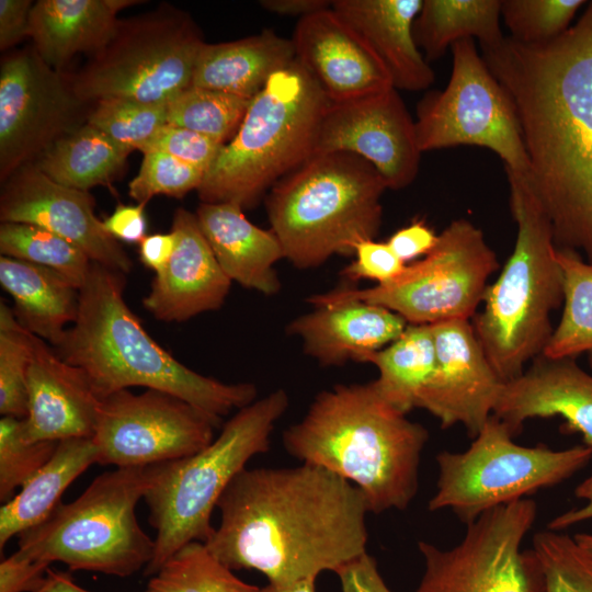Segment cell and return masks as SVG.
<instances>
[{
	"mask_svg": "<svg viewBox=\"0 0 592 592\" xmlns=\"http://www.w3.org/2000/svg\"><path fill=\"white\" fill-rule=\"evenodd\" d=\"M447 86L426 93L417 107L421 151L478 146L501 158L506 173L528 179L530 168L511 98L479 55L474 39L452 47Z\"/></svg>",
	"mask_w": 592,
	"mask_h": 592,
	"instance_id": "13",
	"label": "cell"
},
{
	"mask_svg": "<svg viewBox=\"0 0 592 592\" xmlns=\"http://www.w3.org/2000/svg\"><path fill=\"white\" fill-rule=\"evenodd\" d=\"M171 230L177 236L175 249L168 264L155 273L143 305L160 321L183 322L220 308L231 281L220 267L195 214L178 208Z\"/></svg>",
	"mask_w": 592,
	"mask_h": 592,
	"instance_id": "21",
	"label": "cell"
},
{
	"mask_svg": "<svg viewBox=\"0 0 592 592\" xmlns=\"http://www.w3.org/2000/svg\"><path fill=\"white\" fill-rule=\"evenodd\" d=\"M135 0H38L30 15L29 37L42 59L61 71L77 54H95L113 37L117 13Z\"/></svg>",
	"mask_w": 592,
	"mask_h": 592,
	"instance_id": "27",
	"label": "cell"
},
{
	"mask_svg": "<svg viewBox=\"0 0 592 592\" xmlns=\"http://www.w3.org/2000/svg\"><path fill=\"white\" fill-rule=\"evenodd\" d=\"M30 0H0V48L9 49L29 37Z\"/></svg>",
	"mask_w": 592,
	"mask_h": 592,
	"instance_id": "50",
	"label": "cell"
},
{
	"mask_svg": "<svg viewBox=\"0 0 592 592\" xmlns=\"http://www.w3.org/2000/svg\"><path fill=\"white\" fill-rule=\"evenodd\" d=\"M33 333L18 321L13 309L0 304V413L27 415V373L33 355Z\"/></svg>",
	"mask_w": 592,
	"mask_h": 592,
	"instance_id": "38",
	"label": "cell"
},
{
	"mask_svg": "<svg viewBox=\"0 0 592 592\" xmlns=\"http://www.w3.org/2000/svg\"><path fill=\"white\" fill-rule=\"evenodd\" d=\"M423 0H334L339 14L369 46L388 71L395 89L425 90L434 72L413 36Z\"/></svg>",
	"mask_w": 592,
	"mask_h": 592,
	"instance_id": "25",
	"label": "cell"
},
{
	"mask_svg": "<svg viewBox=\"0 0 592 592\" xmlns=\"http://www.w3.org/2000/svg\"><path fill=\"white\" fill-rule=\"evenodd\" d=\"M0 283L20 325L52 346L77 318L79 289L54 270L1 255Z\"/></svg>",
	"mask_w": 592,
	"mask_h": 592,
	"instance_id": "29",
	"label": "cell"
},
{
	"mask_svg": "<svg viewBox=\"0 0 592 592\" xmlns=\"http://www.w3.org/2000/svg\"><path fill=\"white\" fill-rule=\"evenodd\" d=\"M125 285V274L93 262L79 289L77 318L53 346L84 373L101 400L146 387L177 396L218 420L257 400L254 384H227L198 374L159 345L126 304Z\"/></svg>",
	"mask_w": 592,
	"mask_h": 592,
	"instance_id": "4",
	"label": "cell"
},
{
	"mask_svg": "<svg viewBox=\"0 0 592 592\" xmlns=\"http://www.w3.org/2000/svg\"><path fill=\"white\" fill-rule=\"evenodd\" d=\"M328 0H262L260 5L281 15H298L299 19L331 8Z\"/></svg>",
	"mask_w": 592,
	"mask_h": 592,
	"instance_id": "53",
	"label": "cell"
},
{
	"mask_svg": "<svg viewBox=\"0 0 592 592\" xmlns=\"http://www.w3.org/2000/svg\"><path fill=\"white\" fill-rule=\"evenodd\" d=\"M141 592H262V588L239 579L205 543L193 540L178 549Z\"/></svg>",
	"mask_w": 592,
	"mask_h": 592,
	"instance_id": "35",
	"label": "cell"
},
{
	"mask_svg": "<svg viewBox=\"0 0 592 592\" xmlns=\"http://www.w3.org/2000/svg\"><path fill=\"white\" fill-rule=\"evenodd\" d=\"M262 592H316V579H306L288 584L267 583Z\"/></svg>",
	"mask_w": 592,
	"mask_h": 592,
	"instance_id": "55",
	"label": "cell"
},
{
	"mask_svg": "<svg viewBox=\"0 0 592 592\" xmlns=\"http://www.w3.org/2000/svg\"><path fill=\"white\" fill-rule=\"evenodd\" d=\"M355 260L341 274L350 281L369 280L376 285L396 278L406 264L397 257L388 242L363 240L355 247Z\"/></svg>",
	"mask_w": 592,
	"mask_h": 592,
	"instance_id": "45",
	"label": "cell"
},
{
	"mask_svg": "<svg viewBox=\"0 0 592 592\" xmlns=\"http://www.w3.org/2000/svg\"><path fill=\"white\" fill-rule=\"evenodd\" d=\"M70 79L32 46L0 65V179L34 162L48 147L87 122ZM86 119V118H83ZM87 121V119H86Z\"/></svg>",
	"mask_w": 592,
	"mask_h": 592,
	"instance_id": "16",
	"label": "cell"
},
{
	"mask_svg": "<svg viewBox=\"0 0 592 592\" xmlns=\"http://www.w3.org/2000/svg\"><path fill=\"white\" fill-rule=\"evenodd\" d=\"M49 568L15 551L0 562V592H36Z\"/></svg>",
	"mask_w": 592,
	"mask_h": 592,
	"instance_id": "46",
	"label": "cell"
},
{
	"mask_svg": "<svg viewBox=\"0 0 592 592\" xmlns=\"http://www.w3.org/2000/svg\"><path fill=\"white\" fill-rule=\"evenodd\" d=\"M22 420L9 415L0 420V501L4 503L52 458L58 445L27 441Z\"/></svg>",
	"mask_w": 592,
	"mask_h": 592,
	"instance_id": "42",
	"label": "cell"
},
{
	"mask_svg": "<svg viewBox=\"0 0 592 592\" xmlns=\"http://www.w3.org/2000/svg\"><path fill=\"white\" fill-rule=\"evenodd\" d=\"M100 406L101 399L84 373L33 335L27 415L22 420L24 437L31 442L92 437Z\"/></svg>",
	"mask_w": 592,
	"mask_h": 592,
	"instance_id": "22",
	"label": "cell"
},
{
	"mask_svg": "<svg viewBox=\"0 0 592 592\" xmlns=\"http://www.w3.org/2000/svg\"><path fill=\"white\" fill-rule=\"evenodd\" d=\"M536 515L535 501L524 498L467 523L453 548L420 540L424 572L414 592H544L535 553L522 550Z\"/></svg>",
	"mask_w": 592,
	"mask_h": 592,
	"instance_id": "14",
	"label": "cell"
},
{
	"mask_svg": "<svg viewBox=\"0 0 592 592\" xmlns=\"http://www.w3.org/2000/svg\"><path fill=\"white\" fill-rule=\"evenodd\" d=\"M292 39L270 30L218 44H204L192 86L252 100L277 71L295 61Z\"/></svg>",
	"mask_w": 592,
	"mask_h": 592,
	"instance_id": "28",
	"label": "cell"
},
{
	"mask_svg": "<svg viewBox=\"0 0 592 592\" xmlns=\"http://www.w3.org/2000/svg\"><path fill=\"white\" fill-rule=\"evenodd\" d=\"M563 277V309L543 352L548 357H577L592 351V263L557 249Z\"/></svg>",
	"mask_w": 592,
	"mask_h": 592,
	"instance_id": "34",
	"label": "cell"
},
{
	"mask_svg": "<svg viewBox=\"0 0 592 592\" xmlns=\"http://www.w3.org/2000/svg\"><path fill=\"white\" fill-rule=\"evenodd\" d=\"M591 458L585 445L555 451L543 444H516L508 426L491 415L466 451L436 455L439 478L428 508L449 509L467 524L491 509L562 482Z\"/></svg>",
	"mask_w": 592,
	"mask_h": 592,
	"instance_id": "10",
	"label": "cell"
},
{
	"mask_svg": "<svg viewBox=\"0 0 592 592\" xmlns=\"http://www.w3.org/2000/svg\"><path fill=\"white\" fill-rule=\"evenodd\" d=\"M175 246L177 236L172 230L148 235L139 243V259L145 266L157 273L168 264Z\"/></svg>",
	"mask_w": 592,
	"mask_h": 592,
	"instance_id": "51",
	"label": "cell"
},
{
	"mask_svg": "<svg viewBox=\"0 0 592 592\" xmlns=\"http://www.w3.org/2000/svg\"><path fill=\"white\" fill-rule=\"evenodd\" d=\"M288 403L287 392L276 389L239 409L196 454L148 466L149 485L143 499L157 535L144 576H153L187 543H205L210 537L213 510L247 463L270 449L274 425Z\"/></svg>",
	"mask_w": 592,
	"mask_h": 592,
	"instance_id": "8",
	"label": "cell"
},
{
	"mask_svg": "<svg viewBox=\"0 0 592 592\" xmlns=\"http://www.w3.org/2000/svg\"><path fill=\"white\" fill-rule=\"evenodd\" d=\"M146 204H118L114 212L103 220L105 230L116 240L140 243L147 236Z\"/></svg>",
	"mask_w": 592,
	"mask_h": 592,
	"instance_id": "49",
	"label": "cell"
},
{
	"mask_svg": "<svg viewBox=\"0 0 592 592\" xmlns=\"http://www.w3.org/2000/svg\"><path fill=\"white\" fill-rule=\"evenodd\" d=\"M532 549L544 576V592H592V553L573 536L538 532Z\"/></svg>",
	"mask_w": 592,
	"mask_h": 592,
	"instance_id": "40",
	"label": "cell"
},
{
	"mask_svg": "<svg viewBox=\"0 0 592 592\" xmlns=\"http://www.w3.org/2000/svg\"><path fill=\"white\" fill-rule=\"evenodd\" d=\"M428 439V430L388 403L374 382L320 391L282 436L292 457L354 485L376 514L405 510L413 500Z\"/></svg>",
	"mask_w": 592,
	"mask_h": 592,
	"instance_id": "3",
	"label": "cell"
},
{
	"mask_svg": "<svg viewBox=\"0 0 592 592\" xmlns=\"http://www.w3.org/2000/svg\"><path fill=\"white\" fill-rule=\"evenodd\" d=\"M589 362H590V365H591V367H592V351L589 352Z\"/></svg>",
	"mask_w": 592,
	"mask_h": 592,
	"instance_id": "57",
	"label": "cell"
},
{
	"mask_svg": "<svg viewBox=\"0 0 592 592\" xmlns=\"http://www.w3.org/2000/svg\"><path fill=\"white\" fill-rule=\"evenodd\" d=\"M143 153L140 169L128 184V194L137 203L147 204L159 194L182 198L202 185L205 172L163 151Z\"/></svg>",
	"mask_w": 592,
	"mask_h": 592,
	"instance_id": "43",
	"label": "cell"
},
{
	"mask_svg": "<svg viewBox=\"0 0 592 592\" xmlns=\"http://www.w3.org/2000/svg\"><path fill=\"white\" fill-rule=\"evenodd\" d=\"M335 574L342 592H394L380 576L376 560L367 553L341 567Z\"/></svg>",
	"mask_w": 592,
	"mask_h": 592,
	"instance_id": "47",
	"label": "cell"
},
{
	"mask_svg": "<svg viewBox=\"0 0 592 592\" xmlns=\"http://www.w3.org/2000/svg\"><path fill=\"white\" fill-rule=\"evenodd\" d=\"M573 538L579 545H581L582 547H584L585 549L592 553V535L591 534H584V533L576 534Z\"/></svg>",
	"mask_w": 592,
	"mask_h": 592,
	"instance_id": "56",
	"label": "cell"
},
{
	"mask_svg": "<svg viewBox=\"0 0 592 592\" xmlns=\"http://www.w3.org/2000/svg\"><path fill=\"white\" fill-rule=\"evenodd\" d=\"M517 226L513 251L487 286L483 308L471 319L476 337L504 382L542 355L554 331L550 314L563 303V277L550 224L524 180L506 173Z\"/></svg>",
	"mask_w": 592,
	"mask_h": 592,
	"instance_id": "5",
	"label": "cell"
},
{
	"mask_svg": "<svg viewBox=\"0 0 592 592\" xmlns=\"http://www.w3.org/2000/svg\"><path fill=\"white\" fill-rule=\"evenodd\" d=\"M130 149L84 123L56 140L33 163L55 182L81 191L110 184Z\"/></svg>",
	"mask_w": 592,
	"mask_h": 592,
	"instance_id": "31",
	"label": "cell"
},
{
	"mask_svg": "<svg viewBox=\"0 0 592 592\" xmlns=\"http://www.w3.org/2000/svg\"><path fill=\"white\" fill-rule=\"evenodd\" d=\"M350 152L368 161L388 189L410 185L419 172L421 149L413 121L397 89L330 103L314 155Z\"/></svg>",
	"mask_w": 592,
	"mask_h": 592,
	"instance_id": "17",
	"label": "cell"
},
{
	"mask_svg": "<svg viewBox=\"0 0 592 592\" xmlns=\"http://www.w3.org/2000/svg\"><path fill=\"white\" fill-rule=\"evenodd\" d=\"M396 312L374 304L349 300L318 306L289 322L304 352L321 366H342L365 358L395 341L407 328Z\"/></svg>",
	"mask_w": 592,
	"mask_h": 592,
	"instance_id": "24",
	"label": "cell"
},
{
	"mask_svg": "<svg viewBox=\"0 0 592 592\" xmlns=\"http://www.w3.org/2000/svg\"><path fill=\"white\" fill-rule=\"evenodd\" d=\"M1 255L54 270L78 289L86 283L93 261L67 239L30 224L1 223Z\"/></svg>",
	"mask_w": 592,
	"mask_h": 592,
	"instance_id": "36",
	"label": "cell"
},
{
	"mask_svg": "<svg viewBox=\"0 0 592 592\" xmlns=\"http://www.w3.org/2000/svg\"><path fill=\"white\" fill-rule=\"evenodd\" d=\"M387 189L378 171L354 153L310 157L276 182L266 198L284 257L307 270L334 254H354L357 243L377 236Z\"/></svg>",
	"mask_w": 592,
	"mask_h": 592,
	"instance_id": "6",
	"label": "cell"
},
{
	"mask_svg": "<svg viewBox=\"0 0 592 592\" xmlns=\"http://www.w3.org/2000/svg\"><path fill=\"white\" fill-rule=\"evenodd\" d=\"M498 267L483 232L459 218L439 234L426 255L406 265L392 281L362 289L338 288L311 295L307 301L318 307L361 300L396 312L408 325L471 320Z\"/></svg>",
	"mask_w": 592,
	"mask_h": 592,
	"instance_id": "12",
	"label": "cell"
},
{
	"mask_svg": "<svg viewBox=\"0 0 592 592\" xmlns=\"http://www.w3.org/2000/svg\"><path fill=\"white\" fill-rule=\"evenodd\" d=\"M249 99L191 86L168 103L167 124L226 145L237 133Z\"/></svg>",
	"mask_w": 592,
	"mask_h": 592,
	"instance_id": "37",
	"label": "cell"
},
{
	"mask_svg": "<svg viewBox=\"0 0 592 592\" xmlns=\"http://www.w3.org/2000/svg\"><path fill=\"white\" fill-rule=\"evenodd\" d=\"M167 118L168 103L109 98L94 103L87 123L132 151H141L167 125Z\"/></svg>",
	"mask_w": 592,
	"mask_h": 592,
	"instance_id": "39",
	"label": "cell"
},
{
	"mask_svg": "<svg viewBox=\"0 0 592 592\" xmlns=\"http://www.w3.org/2000/svg\"><path fill=\"white\" fill-rule=\"evenodd\" d=\"M584 0H501V18L510 37L539 44L563 34Z\"/></svg>",
	"mask_w": 592,
	"mask_h": 592,
	"instance_id": "41",
	"label": "cell"
},
{
	"mask_svg": "<svg viewBox=\"0 0 592 592\" xmlns=\"http://www.w3.org/2000/svg\"><path fill=\"white\" fill-rule=\"evenodd\" d=\"M1 190V223L30 224L47 229L84 251L107 269L127 274L132 260L94 213L88 191L61 185L33 162L16 170Z\"/></svg>",
	"mask_w": 592,
	"mask_h": 592,
	"instance_id": "19",
	"label": "cell"
},
{
	"mask_svg": "<svg viewBox=\"0 0 592 592\" xmlns=\"http://www.w3.org/2000/svg\"><path fill=\"white\" fill-rule=\"evenodd\" d=\"M329 105L296 59L275 72L205 173L197 190L202 203L255 205L270 186L312 157Z\"/></svg>",
	"mask_w": 592,
	"mask_h": 592,
	"instance_id": "7",
	"label": "cell"
},
{
	"mask_svg": "<svg viewBox=\"0 0 592 592\" xmlns=\"http://www.w3.org/2000/svg\"><path fill=\"white\" fill-rule=\"evenodd\" d=\"M198 226L225 274L243 287L266 296L281 289L274 264L284 257L272 229L259 228L235 203H201Z\"/></svg>",
	"mask_w": 592,
	"mask_h": 592,
	"instance_id": "26",
	"label": "cell"
},
{
	"mask_svg": "<svg viewBox=\"0 0 592 592\" xmlns=\"http://www.w3.org/2000/svg\"><path fill=\"white\" fill-rule=\"evenodd\" d=\"M574 494L585 500L587 504L556 516L549 522L548 530L561 531L579 522L592 519V474L576 488Z\"/></svg>",
	"mask_w": 592,
	"mask_h": 592,
	"instance_id": "52",
	"label": "cell"
},
{
	"mask_svg": "<svg viewBox=\"0 0 592 592\" xmlns=\"http://www.w3.org/2000/svg\"><path fill=\"white\" fill-rule=\"evenodd\" d=\"M366 363L378 369L373 380L382 397L407 414L417 408L418 398L435 364V346L430 325H408L391 343L369 354Z\"/></svg>",
	"mask_w": 592,
	"mask_h": 592,
	"instance_id": "33",
	"label": "cell"
},
{
	"mask_svg": "<svg viewBox=\"0 0 592 592\" xmlns=\"http://www.w3.org/2000/svg\"><path fill=\"white\" fill-rule=\"evenodd\" d=\"M437 238L439 235L424 221L415 220L397 230L387 242L406 264L408 261L426 255L435 247Z\"/></svg>",
	"mask_w": 592,
	"mask_h": 592,
	"instance_id": "48",
	"label": "cell"
},
{
	"mask_svg": "<svg viewBox=\"0 0 592 592\" xmlns=\"http://www.w3.org/2000/svg\"><path fill=\"white\" fill-rule=\"evenodd\" d=\"M292 42L296 60L330 103L394 88L380 60L332 8L299 19Z\"/></svg>",
	"mask_w": 592,
	"mask_h": 592,
	"instance_id": "20",
	"label": "cell"
},
{
	"mask_svg": "<svg viewBox=\"0 0 592 592\" xmlns=\"http://www.w3.org/2000/svg\"><path fill=\"white\" fill-rule=\"evenodd\" d=\"M224 144L194 130L164 125L141 150H159L203 171L207 172Z\"/></svg>",
	"mask_w": 592,
	"mask_h": 592,
	"instance_id": "44",
	"label": "cell"
},
{
	"mask_svg": "<svg viewBox=\"0 0 592 592\" xmlns=\"http://www.w3.org/2000/svg\"><path fill=\"white\" fill-rule=\"evenodd\" d=\"M36 592H91L75 582L69 572L47 571L44 584Z\"/></svg>",
	"mask_w": 592,
	"mask_h": 592,
	"instance_id": "54",
	"label": "cell"
},
{
	"mask_svg": "<svg viewBox=\"0 0 592 592\" xmlns=\"http://www.w3.org/2000/svg\"><path fill=\"white\" fill-rule=\"evenodd\" d=\"M220 425L171 394L123 389L101 400L92 436L96 464L132 468L182 459L208 446Z\"/></svg>",
	"mask_w": 592,
	"mask_h": 592,
	"instance_id": "15",
	"label": "cell"
},
{
	"mask_svg": "<svg viewBox=\"0 0 592 592\" xmlns=\"http://www.w3.org/2000/svg\"><path fill=\"white\" fill-rule=\"evenodd\" d=\"M149 485L147 467L116 468L93 479L69 503L19 535L18 553L70 571L127 578L145 569L155 539L140 527L136 505Z\"/></svg>",
	"mask_w": 592,
	"mask_h": 592,
	"instance_id": "9",
	"label": "cell"
},
{
	"mask_svg": "<svg viewBox=\"0 0 592 592\" xmlns=\"http://www.w3.org/2000/svg\"><path fill=\"white\" fill-rule=\"evenodd\" d=\"M481 52L514 105L530 168L524 182L556 248L592 263V1L551 41L504 36Z\"/></svg>",
	"mask_w": 592,
	"mask_h": 592,
	"instance_id": "1",
	"label": "cell"
},
{
	"mask_svg": "<svg viewBox=\"0 0 592 592\" xmlns=\"http://www.w3.org/2000/svg\"><path fill=\"white\" fill-rule=\"evenodd\" d=\"M501 0H423L413 36L428 60L440 58L463 39H478L481 48L499 44Z\"/></svg>",
	"mask_w": 592,
	"mask_h": 592,
	"instance_id": "32",
	"label": "cell"
},
{
	"mask_svg": "<svg viewBox=\"0 0 592 592\" xmlns=\"http://www.w3.org/2000/svg\"><path fill=\"white\" fill-rule=\"evenodd\" d=\"M98 449L92 437L58 442L52 458L0 509V550L13 536L44 522L66 489L91 465Z\"/></svg>",
	"mask_w": 592,
	"mask_h": 592,
	"instance_id": "30",
	"label": "cell"
},
{
	"mask_svg": "<svg viewBox=\"0 0 592 592\" xmlns=\"http://www.w3.org/2000/svg\"><path fill=\"white\" fill-rule=\"evenodd\" d=\"M430 326L435 364L417 408L437 418L443 429L464 425L474 439L492 415L504 382L490 364L471 320Z\"/></svg>",
	"mask_w": 592,
	"mask_h": 592,
	"instance_id": "18",
	"label": "cell"
},
{
	"mask_svg": "<svg viewBox=\"0 0 592 592\" xmlns=\"http://www.w3.org/2000/svg\"><path fill=\"white\" fill-rule=\"evenodd\" d=\"M204 44L190 15L172 7L118 21L109 43L70 79L73 91L87 104L109 98L169 103L192 86Z\"/></svg>",
	"mask_w": 592,
	"mask_h": 592,
	"instance_id": "11",
	"label": "cell"
},
{
	"mask_svg": "<svg viewBox=\"0 0 592 592\" xmlns=\"http://www.w3.org/2000/svg\"><path fill=\"white\" fill-rule=\"evenodd\" d=\"M512 435L525 421L559 415L569 432H579L592 452V375L576 357L539 355L523 374L504 383L493 413Z\"/></svg>",
	"mask_w": 592,
	"mask_h": 592,
	"instance_id": "23",
	"label": "cell"
},
{
	"mask_svg": "<svg viewBox=\"0 0 592 592\" xmlns=\"http://www.w3.org/2000/svg\"><path fill=\"white\" fill-rule=\"evenodd\" d=\"M216 508L220 522L207 548L231 570H255L272 584L335 573L366 553L363 493L315 465L246 467Z\"/></svg>",
	"mask_w": 592,
	"mask_h": 592,
	"instance_id": "2",
	"label": "cell"
}]
</instances>
